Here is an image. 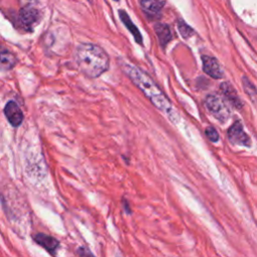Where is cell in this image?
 Here are the masks:
<instances>
[{"mask_svg": "<svg viewBox=\"0 0 257 257\" xmlns=\"http://www.w3.org/2000/svg\"><path fill=\"white\" fill-rule=\"evenodd\" d=\"M122 64L123 71L134 82V84L138 86L139 89L145 94V96L150 99L153 105H155L159 110H161L174 121V119L177 118V115H175L173 106L168 97L164 94V92L153 80V78L146 71L132 65L131 63Z\"/></svg>", "mask_w": 257, "mask_h": 257, "instance_id": "obj_1", "label": "cell"}, {"mask_svg": "<svg viewBox=\"0 0 257 257\" xmlns=\"http://www.w3.org/2000/svg\"><path fill=\"white\" fill-rule=\"evenodd\" d=\"M75 62L78 70L89 78H96L109 67L107 53L93 43H81L75 50Z\"/></svg>", "mask_w": 257, "mask_h": 257, "instance_id": "obj_2", "label": "cell"}, {"mask_svg": "<svg viewBox=\"0 0 257 257\" xmlns=\"http://www.w3.org/2000/svg\"><path fill=\"white\" fill-rule=\"evenodd\" d=\"M204 103L207 110L219 121L225 122L230 117V108L222 96L215 93L208 94Z\"/></svg>", "mask_w": 257, "mask_h": 257, "instance_id": "obj_3", "label": "cell"}, {"mask_svg": "<svg viewBox=\"0 0 257 257\" xmlns=\"http://www.w3.org/2000/svg\"><path fill=\"white\" fill-rule=\"evenodd\" d=\"M40 13L37 9L31 6H25L20 9L18 14L19 24L25 31H31L33 27L39 22Z\"/></svg>", "mask_w": 257, "mask_h": 257, "instance_id": "obj_4", "label": "cell"}, {"mask_svg": "<svg viewBox=\"0 0 257 257\" xmlns=\"http://www.w3.org/2000/svg\"><path fill=\"white\" fill-rule=\"evenodd\" d=\"M228 140L233 145H240V146H251V139L249 136L244 132L243 125L239 120H236L228 130L227 132Z\"/></svg>", "mask_w": 257, "mask_h": 257, "instance_id": "obj_5", "label": "cell"}, {"mask_svg": "<svg viewBox=\"0 0 257 257\" xmlns=\"http://www.w3.org/2000/svg\"><path fill=\"white\" fill-rule=\"evenodd\" d=\"M4 114L7 120L9 121V123L14 127L19 126L22 123L24 118L21 108L19 107L17 102L14 100H9L6 103L4 107Z\"/></svg>", "mask_w": 257, "mask_h": 257, "instance_id": "obj_6", "label": "cell"}, {"mask_svg": "<svg viewBox=\"0 0 257 257\" xmlns=\"http://www.w3.org/2000/svg\"><path fill=\"white\" fill-rule=\"evenodd\" d=\"M139 2L142 10L150 19L159 18L166 4V0H139Z\"/></svg>", "mask_w": 257, "mask_h": 257, "instance_id": "obj_7", "label": "cell"}, {"mask_svg": "<svg viewBox=\"0 0 257 257\" xmlns=\"http://www.w3.org/2000/svg\"><path fill=\"white\" fill-rule=\"evenodd\" d=\"M201 59L203 63V70L206 74L215 79H220L223 77V70L215 57L203 55Z\"/></svg>", "mask_w": 257, "mask_h": 257, "instance_id": "obj_8", "label": "cell"}, {"mask_svg": "<svg viewBox=\"0 0 257 257\" xmlns=\"http://www.w3.org/2000/svg\"><path fill=\"white\" fill-rule=\"evenodd\" d=\"M32 238L35 241V243L40 245L51 255H54L59 247V241L50 235H46L44 233H37L34 234Z\"/></svg>", "mask_w": 257, "mask_h": 257, "instance_id": "obj_9", "label": "cell"}, {"mask_svg": "<svg viewBox=\"0 0 257 257\" xmlns=\"http://www.w3.org/2000/svg\"><path fill=\"white\" fill-rule=\"evenodd\" d=\"M220 90L224 96V98L234 107L241 108L243 106L242 100L238 96V93L236 92L235 88L229 83V82H222L220 84Z\"/></svg>", "mask_w": 257, "mask_h": 257, "instance_id": "obj_10", "label": "cell"}, {"mask_svg": "<svg viewBox=\"0 0 257 257\" xmlns=\"http://www.w3.org/2000/svg\"><path fill=\"white\" fill-rule=\"evenodd\" d=\"M154 28L160 45L163 48H166L168 43L172 40V31L170 26L165 23H157Z\"/></svg>", "mask_w": 257, "mask_h": 257, "instance_id": "obj_11", "label": "cell"}, {"mask_svg": "<svg viewBox=\"0 0 257 257\" xmlns=\"http://www.w3.org/2000/svg\"><path fill=\"white\" fill-rule=\"evenodd\" d=\"M118 14H119V18L122 21V23L124 24V26L127 28V30L134 36L136 42L139 44H143V36H142L139 28L134 24V22L132 21L130 16L126 14V12L124 10H119Z\"/></svg>", "mask_w": 257, "mask_h": 257, "instance_id": "obj_12", "label": "cell"}, {"mask_svg": "<svg viewBox=\"0 0 257 257\" xmlns=\"http://www.w3.org/2000/svg\"><path fill=\"white\" fill-rule=\"evenodd\" d=\"M17 62V58L16 56L6 50V49H2L1 51V69L2 70H10L12 69Z\"/></svg>", "mask_w": 257, "mask_h": 257, "instance_id": "obj_13", "label": "cell"}, {"mask_svg": "<svg viewBox=\"0 0 257 257\" xmlns=\"http://www.w3.org/2000/svg\"><path fill=\"white\" fill-rule=\"evenodd\" d=\"M242 84L244 87V90L246 91V93L249 95V97L253 100V101H257V90L256 88L252 85V83L249 81V79L247 77H243L242 78Z\"/></svg>", "mask_w": 257, "mask_h": 257, "instance_id": "obj_14", "label": "cell"}, {"mask_svg": "<svg viewBox=\"0 0 257 257\" xmlns=\"http://www.w3.org/2000/svg\"><path fill=\"white\" fill-rule=\"evenodd\" d=\"M178 28H179V31H180L182 37L186 38V39L191 37L194 33L193 29L187 23H185L182 20H178Z\"/></svg>", "mask_w": 257, "mask_h": 257, "instance_id": "obj_15", "label": "cell"}, {"mask_svg": "<svg viewBox=\"0 0 257 257\" xmlns=\"http://www.w3.org/2000/svg\"><path fill=\"white\" fill-rule=\"evenodd\" d=\"M205 134H206V137L208 138V140H210L212 143H216L219 141V134L213 126L206 127Z\"/></svg>", "mask_w": 257, "mask_h": 257, "instance_id": "obj_16", "label": "cell"}, {"mask_svg": "<svg viewBox=\"0 0 257 257\" xmlns=\"http://www.w3.org/2000/svg\"><path fill=\"white\" fill-rule=\"evenodd\" d=\"M76 254L79 255V256H88V255H92V253L86 249V248H83V247H79L77 250H76Z\"/></svg>", "mask_w": 257, "mask_h": 257, "instance_id": "obj_17", "label": "cell"}, {"mask_svg": "<svg viewBox=\"0 0 257 257\" xmlns=\"http://www.w3.org/2000/svg\"><path fill=\"white\" fill-rule=\"evenodd\" d=\"M121 205H122V208H123V210L125 211V213L126 214H131V207H130V203H128V201L127 200H124V199H122V201H121Z\"/></svg>", "mask_w": 257, "mask_h": 257, "instance_id": "obj_18", "label": "cell"}, {"mask_svg": "<svg viewBox=\"0 0 257 257\" xmlns=\"http://www.w3.org/2000/svg\"><path fill=\"white\" fill-rule=\"evenodd\" d=\"M114 1H119V0H114Z\"/></svg>", "mask_w": 257, "mask_h": 257, "instance_id": "obj_19", "label": "cell"}]
</instances>
